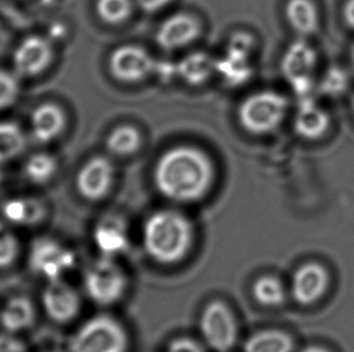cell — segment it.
Here are the masks:
<instances>
[{
    "label": "cell",
    "instance_id": "cell-19",
    "mask_svg": "<svg viewBox=\"0 0 354 352\" xmlns=\"http://www.w3.org/2000/svg\"><path fill=\"white\" fill-rule=\"evenodd\" d=\"M35 320L34 305L26 297L10 298L0 313V324L8 333H17L29 329Z\"/></svg>",
    "mask_w": 354,
    "mask_h": 352
},
{
    "label": "cell",
    "instance_id": "cell-32",
    "mask_svg": "<svg viewBox=\"0 0 354 352\" xmlns=\"http://www.w3.org/2000/svg\"><path fill=\"white\" fill-rule=\"evenodd\" d=\"M166 352H205L201 345L189 337H178L168 345Z\"/></svg>",
    "mask_w": 354,
    "mask_h": 352
},
{
    "label": "cell",
    "instance_id": "cell-10",
    "mask_svg": "<svg viewBox=\"0 0 354 352\" xmlns=\"http://www.w3.org/2000/svg\"><path fill=\"white\" fill-rule=\"evenodd\" d=\"M330 281V273L322 263H304L292 275V298L305 306L316 304L329 291Z\"/></svg>",
    "mask_w": 354,
    "mask_h": 352
},
{
    "label": "cell",
    "instance_id": "cell-21",
    "mask_svg": "<svg viewBox=\"0 0 354 352\" xmlns=\"http://www.w3.org/2000/svg\"><path fill=\"white\" fill-rule=\"evenodd\" d=\"M1 211L9 222L22 226L39 224L45 216V208L41 202L33 198H12L6 200Z\"/></svg>",
    "mask_w": 354,
    "mask_h": 352
},
{
    "label": "cell",
    "instance_id": "cell-37",
    "mask_svg": "<svg viewBox=\"0 0 354 352\" xmlns=\"http://www.w3.org/2000/svg\"><path fill=\"white\" fill-rule=\"evenodd\" d=\"M351 61H352V67H353L354 70V45L353 48H352V53H351Z\"/></svg>",
    "mask_w": 354,
    "mask_h": 352
},
{
    "label": "cell",
    "instance_id": "cell-1",
    "mask_svg": "<svg viewBox=\"0 0 354 352\" xmlns=\"http://www.w3.org/2000/svg\"><path fill=\"white\" fill-rule=\"evenodd\" d=\"M214 169L206 153L192 146L168 150L158 159L153 181L158 192L177 203L202 199L211 188Z\"/></svg>",
    "mask_w": 354,
    "mask_h": 352
},
{
    "label": "cell",
    "instance_id": "cell-18",
    "mask_svg": "<svg viewBox=\"0 0 354 352\" xmlns=\"http://www.w3.org/2000/svg\"><path fill=\"white\" fill-rule=\"evenodd\" d=\"M286 16L292 28L301 37H311L319 30V12L312 0H289Z\"/></svg>",
    "mask_w": 354,
    "mask_h": 352
},
{
    "label": "cell",
    "instance_id": "cell-12",
    "mask_svg": "<svg viewBox=\"0 0 354 352\" xmlns=\"http://www.w3.org/2000/svg\"><path fill=\"white\" fill-rule=\"evenodd\" d=\"M109 68L111 74L120 81L137 82L151 72L153 59L143 48L124 45L111 53Z\"/></svg>",
    "mask_w": 354,
    "mask_h": 352
},
{
    "label": "cell",
    "instance_id": "cell-38",
    "mask_svg": "<svg viewBox=\"0 0 354 352\" xmlns=\"http://www.w3.org/2000/svg\"><path fill=\"white\" fill-rule=\"evenodd\" d=\"M352 111H353V114H354V95H353V98H352Z\"/></svg>",
    "mask_w": 354,
    "mask_h": 352
},
{
    "label": "cell",
    "instance_id": "cell-26",
    "mask_svg": "<svg viewBox=\"0 0 354 352\" xmlns=\"http://www.w3.org/2000/svg\"><path fill=\"white\" fill-rule=\"evenodd\" d=\"M140 143L142 138L138 130L132 126L124 124L111 132L106 140V148L118 156H129L138 150Z\"/></svg>",
    "mask_w": 354,
    "mask_h": 352
},
{
    "label": "cell",
    "instance_id": "cell-9",
    "mask_svg": "<svg viewBox=\"0 0 354 352\" xmlns=\"http://www.w3.org/2000/svg\"><path fill=\"white\" fill-rule=\"evenodd\" d=\"M53 59L51 41L41 35H28L15 48L12 72L19 79H32L48 70Z\"/></svg>",
    "mask_w": 354,
    "mask_h": 352
},
{
    "label": "cell",
    "instance_id": "cell-14",
    "mask_svg": "<svg viewBox=\"0 0 354 352\" xmlns=\"http://www.w3.org/2000/svg\"><path fill=\"white\" fill-rule=\"evenodd\" d=\"M67 119L61 106L43 103L34 108L29 117L30 137L38 144H50L63 133Z\"/></svg>",
    "mask_w": 354,
    "mask_h": 352
},
{
    "label": "cell",
    "instance_id": "cell-28",
    "mask_svg": "<svg viewBox=\"0 0 354 352\" xmlns=\"http://www.w3.org/2000/svg\"><path fill=\"white\" fill-rule=\"evenodd\" d=\"M132 12L131 0H98L97 14L106 23L120 24L129 19Z\"/></svg>",
    "mask_w": 354,
    "mask_h": 352
},
{
    "label": "cell",
    "instance_id": "cell-24",
    "mask_svg": "<svg viewBox=\"0 0 354 352\" xmlns=\"http://www.w3.org/2000/svg\"><path fill=\"white\" fill-rule=\"evenodd\" d=\"M57 159L48 153L30 155L24 164V175L30 184L46 185L57 173Z\"/></svg>",
    "mask_w": 354,
    "mask_h": 352
},
{
    "label": "cell",
    "instance_id": "cell-6",
    "mask_svg": "<svg viewBox=\"0 0 354 352\" xmlns=\"http://www.w3.org/2000/svg\"><path fill=\"white\" fill-rule=\"evenodd\" d=\"M202 338L216 352H229L239 338L235 315L221 300H213L203 308L198 320Z\"/></svg>",
    "mask_w": 354,
    "mask_h": 352
},
{
    "label": "cell",
    "instance_id": "cell-34",
    "mask_svg": "<svg viewBox=\"0 0 354 352\" xmlns=\"http://www.w3.org/2000/svg\"><path fill=\"white\" fill-rule=\"evenodd\" d=\"M139 6L147 12H156L167 6L172 0H137Z\"/></svg>",
    "mask_w": 354,
    "mask_h": 352
},
{
    "label": "cell",
    "instance_id": "cell-31",
    "mask_svg": "<svg viewBox=\"0 0 354 352\" xmlns=\"http://www.w3.org/2000/svg\"><path fill=\"white\" fill-rule=\"evenodd\" d=\"M19 256V243L14 234L0 224V269L14 264Z\"/></svg>",
    "mask_w": 354,
    "mask_h": 352
},
{
    "label": "cell",
    "instance_id": "cell-2",
    "mask_svg": "<svg viewBox=\"0 0 354 352\" xmlns=\"http://www.w3.org/2000/svg\"><path fill=\"white\" fill-rule=\"evenodd\" d=\"M145 253L153 262L172 266L192 250L194 228L190 219L174 210H158L145 219L142 231Z\"/></svg>",
    "mask_w": 354,
    "mask_h": 352
},
{
    "label": "cell",
    "instance_id": "cell-35",
    "mask_svg": "<svg viewBox=\"0 0 354 352\" xmlns=\"http://www.w3.org/2000/svg\"><path fill=\"white\" fill-rule=\"evenodd\" d=\"M342 16H344L345 23L351 29H354V0H347L346 1L345 5H344V10H342Z\"/></svg>",
    "mask_w": 354,
    "mask_h": 352
},
{
    "label": "cell",
    "instance_id": "cell-30",
    "mask_svg": "<svg viewBox=\"0 0 354 352\" xmlns=\"http://www.w3.org/2000/svg\"><path fill=\"white\" fill-rule=\"evenodd\" d=\"M244 56L229 52L225 61L216 63V69L225 77L231 84L242 82L248 77L249 69Z\"/></svg>",
    "mask_w": 354,
    "mask_h": 352
},
{
    "label": "cell",
    "instance_id": "cell-25",
    "mask_svg": "<svg viewBox=\"0 0 354 352\" xmlns=\"http://www.w3.org/2000/svg\"><path fill=\"white\" fill-rule=\"evenodd\" d=\"M252 295L255 302L265 308H278L287 300V291L282 281L271 275L259 277L253 284Z\"/></svg>",
    "mask_w": 354,
    "mask_h": 352
},
{
    "label": "cell",
    "instance_id": "cell-33",
    "mask_svg": "<svg viewBox=\"0 0 354 352\" xmlns=\"http://www.w3.org/2000/svg\"><path fill=\"white\" fill-rule=\"evenodd\" d=\"M0 352H28L27 348L19 339L11 333L0 334Z\"/></svg>",
    "mask_w": 354,
    "mask_h": 352
},
{
    "label": "cell",
    "instance_id": "cell-23",
    "mask_svg": "<svg viewBox=\"0 0 354 352\" xmlns=\"http://www.w3.org/2000/svg\"><path fill=\"white\" fill-rule=\"evenodd\" d=\"M216 69L214 59L203 52L189 55L178 66V72L184 81L190 85H201L206 82Z\"/></svg>",
    "mask_w": 354,
    "mask_h": 352
},
{
    "label": "cell",
    "instance_id": "cell-5",
    "mask_svg": "<svg viewBox=\"0 0 354 352\" xmlns=\"http://www.w3.org/2000/svg\"><path fill=\"white\" fill-rule=\"evenodd\" d=\"M127 276L115 260L101 257L84 274V289L88 298L101 306L116 304L127 291Z\"/></svg>",
    "mask_w": 354,
    "mask_h": 352
},
{
    "label": "cell",
    "instance_id": "cell-29",
    "mask_svg": "<svg viewBox=\"0 0 354 352\" xmlns=\"http://www.w3.org/2000/svg\"><path fill=\"white\" fill-rule=\"evenodd\" d=\"M19 79L14 72L0 69V111L10 109L21 93Z\"/></svg>",
    "mask_w": 354,
    "mask_h": 352
},
{
    "label": "cell",
    "instance_id": "cell-8",
    "mask_svg": "<svg viewBox=\"0 0 354 352\" xmlns=\"http://www.w3.org/2000/svg\"><path fill=\"white\" fill-rule=\"evenodd\" d=\"M317 62L316 50L305 40L292 43L283 57V74L302 98H307L313 88V74Z\"/></svg>",
    "mask_w": 354,
    "mask_h": 352
},
{
    "label": "cell",
    "instance_id": "cell-11",
    "mask_svg": "<svg viewBox=\"0 0 354 352\" xmlns=\"http://www.w3.org/2000/svg\"><path fill=\"white\" fill-rule=\"evenodd\" d=\"M41 303L48 317L58 324H67L75 319L82 309L77 290L63 280L48 281L41 295Z\"/></svg>",
    "mask_w": 354,
    "mask_h": 352
},
{
    "label": "cell",
    "instance_id": "cell-27",
    "mask_svg": "<svg viewBox=\"0 0 354 352\" xmlns=\"http://www.w3.org/2000/svg\"><path fill=\"white\" fill-rule=\"evenodd\" d=\"M350 85V79L342 68L331 66L324 72L319 84V92L322 95L336 98L344 95Z\"/></svg>",
    "mask_w": 354,
    "mask_h": 352
},
{
    "label": "cell",
    "instance_id": "cell-17",
    "mask_svg": "<svg viewBox=\"0 0 354 352\" xmlns=\"http://www.w3.org/2000/svg\"><path fill=\"white\" fill-rule=\"evenodd\" d=\"M330 126V115L328 111L310 97L302 98L294 121V128L300 137L307 140H318L328 133Z\"/></svg>",
    "mask_w": 354,
    "mask_h": 352
},
{
    "label": "cell",
    "instance_id": "cell-3",
    "mask_svg": "<svg viewBox=\"0 0 354 352\" xmlns=\"http://www.w3.org/2000/svg\"><path fill=\"white\" fill-rule=\"evenodd\" d=\"M69 349L71 352H127L129 334L115 317L96 315L79 327Z\"/></svg>",
    "mask_w": 354,
    "mask_h": 352
},
{
    "label": "cell",
    "instance_id": "cell-16",
    "mask_svg": "<svg viewBox=\"0 0 354 352\" xmlns=\"http://www.w3.org/2000/svg\"><path fill=\"white\" fill-rule=\"evenodd\" d=\"M200 32L201 27L195 17L187 14H176L160 26L156 41L163 50H177L196 40Z\"/></svg>",
    "mask_w": 354,
    "mask_h": 352
},
{
    "label": "cell",
    "instance_id": "cell-22",
    "mask_svg": "<svg viewBox=\"0 0 354 352\" xmlns=\"http://www.w3.org/2000/svg\"><path fill=\"white\" fill-rule=\"evenodd\" d=\"M294 342L281 329H263L249 335L244 342V352H292Z\"/></svg>",
    "mask_w": 354,
    "mask_h": 352
},
{
    "label": "cell",
    "instance_id": "cell-20",
    "mask_svg": "<svg viewBox=\"0 0 354 352\" xmlns=\"http://www.w3.org/2000/svg\"><path fill=\"white\" fill-rule=\"evenodd\" d=\"M28 145L24 129L15 121H0V167L14 162L24 155Z\"/></svg>",
    "mask_w": 354,
    "mask_h": 352
},
{
    "label": "cell",
    "instance_id": "cell-7",
    "mask_svg": "<svg viewBox=\"0 0 354 352\" xmlns=\"http://www.w3.org/2000/svg\"><path fill=\"white\" fill-rule=\"evenodd\" d=\"M28 264L32 271L48 281L63 280L77 266V256L55 239L39 238L29 250Z\"/></svg>",
    "mask_w": 354,
    "mask_h": 352
},
{
    "label": "cell",
    "instance_id": "cell-13",
    "mask_svg": "<svg viewBox=\"0 0 354 352\" xmlns=\"http://www.w3.org/2000/svg\"><path fill=\"white\" fill-rule=\"evenodd\" d=\"M114 181V167L104 157H93L82 166L77 175V188L87 200L98 202L111 190Z\"/></svg>",
    "mask_w": 354,
    "mask_h": 352
},
{
    "label": "cell",
    "instance_id": "cell-36",
    "mask_svg": "<svg viewBox=\"0 0 354 352\" xmlns=\"http://www.w3.org/2000/svg\"><path fill=\"white\" fill-rule=\"evenodd\" d=\"M301 352H331L329 349L321 346V345H310L307 348L304 349Z\"/></svg>",
    "mask_w": 354,
    "mask_h": 352
},
{
    "label": "cell",
    "instance_id": "cell-15",
    "mask_svg": "<svg viewBox=\"0 0 354 352\" xmlns=\"http://www.w3.org/2000/svg\"><path fill=\"white\" fill-rule=\"evenodd\" d=\"M92 238L102 257L115 260L129 248L127 227L118 216H106L102 219L93 229Z\"/></svg>",
    "mask_w": 354,
    "mask_h": 352
},
{
    "label": "cell",
    "instance_id": "cell-4",
    "mask_svg": "<svg viewBox=\"0 0 354 352\" xmlns=\"http://www.w3.org/2000/svg\"><path fill=\"white\" fill-rule=\"evenodd\" d=\"M288 100L273 90L249 95L239 109V119L249 133L268 134L278 128L286 117Z\"/></svg>",
    "mask_w": 354,
    "mask_h": 352
}]
</instances>
